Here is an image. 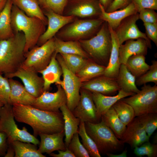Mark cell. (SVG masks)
Instances as JSON below:
<instances>
[{
  "label": "cell",
  "instance_id": "cell-17",
  "mask_svg": "<svg viewBox=\"0 0 157 157\" xmlns=\"http://www.w3.org/2000/svg\"><path fill=\"white\" fill-rule=\"evenodd\" d=\"M149 139L143 126L136 117L126 126L120 140L133 149L149 141Z\"/></svg>",
  "mask_w": 157,
  "mask_h": 157
},
{
  "label": "cell",
  "instance_id": "cell-11",
  "mask_svg": "<svg viewBox=\"0 0 157 157\" xmlns=\"http://www.w3.org/2000/svg\"><path fill=\"white\" fill-rule=\"evenodd\" d=\"M37 73L35 71L21 66L13 73L5 74L4 76L8 78L15 77L19 78L28 92L37 98L44 92L43 78L39 76Z\"/></svg>",
  "mask_w": 157,
  "mask_h": 157
},
{
  "label": "cell",
  "instance_id": "cell-13",
  "mask_svg": "<svg viewBox=\"0 0 157 157\" xmlns=\"http://www.w3.org/2000/svg\"><path fill=\"white\" fill-rule=\"evenodd\" d=\"M139 19L138 13L132 14L124 19L114 30L120 45L127 40L140 38L145 39L151 44L150 40L145 33L139 30L136 24Z\"/></svg>",
  "mask_w": 157,
  "mask_h": 157
},
{
  "label": "cell",
  "instance_id": "cell-7",
  "mask_svg": "<svg viewBox=\"0 0 157 157\" xmlns=\"http://www.w3.org/2000/svg\"><path fill=\"white\" fill-rule=\"evenodd\" d=\"M122 100L132 106L135 117L157 113V86L144 84L138 92Z\"/></svg>",
  "mask_w": 157,
  "mask_h": 157
},
{
  "label": "cell",
  "instance_id": "cell-29",
  "mask_svg": "<svg viewBox=\"0 0 157 157\" xmlns=\"http://www.w3.org/2000/svg\"><path fill=\"white\" fill-rule=\"evenodd\" d=\"M136 78L128 69L125 65L121 64L116 78L120 89L127 92H138L139 89L135 83Z\"/></svg>",
  "mask_w": 157,
  "mask_h": 157
},
{
  "label": "cell",
  "instance_id": "cell-20",
  "mask_svg": "<svg viewBox=\"0 0 157 157\" xmlns=\"http://www.w3.org/2000/svg\"><path fill=\"white\" fill-rule=\"evenodd\" d=\"M135 93L119 90L115 95H106L95 92H91L92 99L95 105L97 117L99 120L105 113L117 101L134 94Z\"/></svg>",
  "mask_w": 157,
  "mask_h": 157
},
{
  "label": "cell",
  "instance_id": "cell-42",
  "mask_svg": "<svg viewBox=\"0 0 157 157\" xmlns=\"http://www.w3.org/2000/svg\"><path fill=\"white\" fill-rule=\"evenodd\" d=\"M10 87L8 78L0 73V99L4 104L10 103Z\"/></svg>",
  "mask_w": 157,
  "mask_h": 157
},
{
  "label": "cell",
  "instance_id": "cell-40",
  "mask_svg": "<svg viewBox=\"0 0 157 157\" xmlns=\"http://www.w3.org/2000/svg\"><path fill=\"white\" fill-rule=\"evenodd\" d=\"M78 135V133L74 135L67 148L75 157H89L88 152L80 141Z\"/></svg>",
  "mask_w": 157,
  "mask_h": 157
},
{
  "label": "cell",
  "instance_id": "cell-50",
  "mask_svg": "<svg viewBox=\"0 0 157 157\" xmlns=\"http://www.w3.org/2000/svg\"><path fill=\"white\" fill-rule=\"evenodd\" d=\"M15 152L11 143L8 144V147L5 157H13L15 156Z\"/></svg>",
  "mask_w": 157,
  "mask_h": 157
},
{
  "label": "cell",
  "instance_id": "cell-49",
  "mask_svg": "<svg viewBox=\"0 0 157 157\" xmlns=\"http://www.w3.org/2000/svg\"><path fill=\"white\" fill-rule=\"evenodd\" d=\"M58 154H55L51 153L50 156L53 157H75L73 153L67 147L65 151L58 150Z\"/></svg>",
  "mask_w": 157,
  "mask_h": 157
},
{
  "label": "cell",
  "instance_id": "cell-45",
  "mask_svg": "<svg viewBox=\"0 0 157 157\" xmlns=\"http://www.w3.org/2000/svg\"><path fill=\"white\" fill-rule=\"evenodd\" d=\"M155 10L151 9H144L138 13L139 19L144 23H157V13Z\"/></svg>",
  "mask_w": 157,
  "mask_h": 157
},
{
  "label": "cell",
  "instance_id": "cell-12",
  "mask_svg": "<svg viewBox=\"0 0 157 157\" xmlns=\"http://www.w3.org/2000/svg\"><path fill=\"white\" fill-rule=\"evenodd\" d=\"M81 122L97 123L99 122L91 92L82 88L80 90L79 101L72 111Z\"/></svg>",
  "mask_w": 157,
  "mask_h": 157
},
{
  "label": "cell",
  "instance_id": "cell-24",
  "mask_svg": "<svg viewBox=\"0 0 157 157\" xmlns=\"http://www.w3.org/2000/svg\"><path fill=\"white\" fill-rule=\"evenodd\" d=\"M108 27L112 39V47L108 63L106 67L103 75L116 78L121 64L119 60L120 44L115 30L108 26Z\"/></svg>",
  "mask_w": 157,
  "mask_h": 157
},
{
  "label": "cell",
  "instance_id": "cell-30",
  "mask_svg": "<svg viewBox=\"0 0 157 157\" xmlns=\"http://www.w3.org/2000/svg\"><path fill=\"white\" fill-rule=\"evenodd\" d=\"M55 53L76 54L88 58V55L81 47L79 41L70 40L64 41L55 37Z\"/></svg>",
  "mask_w": 157,
  "mask_h": 157
},
{
  "label": "cell",
  "instance_id": "cell-4",
  "mask_svg": "<svg viewBox=\"0 0 157 157\" xmlns=\"http://www.w3.org/2000/svg\"><path fill=\"white\" fill-rule=\"evenodd\" d=\"M105 22L95 35L90 39L80 40L79 42L94 61L106 67L109 60L112 41L108 24Z\"/></svg>",
  "mask_w": 157,
  "mask_h": 157
},
{
  "label": "cell",
  "instance_id": "cell-51",
  "mask_svg": "<svg viewBox=\"0 0 157 157\" xmlns=\"http://www.w3.org/2000/svg\"><path fill=\"white\" fill-rule=\"evenodd\" d=\"M127 150L125 149L122 153L119 154H115L113 153H108L106 155L109 157H126Z\"/></svg>",
  "mask_w": 157,
  "mask_h": 157
},
{
  "label": "cell",
  "instance_id": "cell-10",
  "mask_svg": "<svg viewBox=\"0 0 157 157\" xmlns=\"http://www.w3.org/2000/svg\"><path fill=\"white\" fill-rule=\"evenodd\" d=\"M104 22L99 18L76 20L68 25L61 35L67 39L83 40L95 33Z\"/></svg>",
  "mask_w": 157,
  "mask_h": 157
},
{
  "label": "cell",
  "instance_id": "cell-9",
  "mask_svg": "<svg viewBox=\"0 0 157 157\" xmlns=\"http://www.w3.org/2000/svg\"><path fill=\"white\" fill-rule=\"evenodd\" d=\"M56 58L61 67L63 72V79L60 85L63 89L66 97V105L72 112L79 101L80 90L82 83L76 74L67 67L60 54H56Z\"/></svg>",
  "mask_w": 157,
  "mask_h": 157
},
{
  "label": "cell",
  "instance_id": "cell-6",
  "mask_svg": "<svg viewBox=\"0 0 157 157\" xmlns=\"http://www.w3.org/2000/svg\"><path fill=\"white\" fill-rule=\"evenodd\" d=\"M14 119L12 105L5 104L0 108V132L6 135L8 144L18 140L39 145L40 141L37 138L28 132L25 127L20 129Z\"/></svg>",
  "mask_w": 157,
  "mask_h": 157
},
{
  "label": "cell",
  "instance_id": "cell-2",
  "mask_svg": "<svg viewBox=\"0 0 157 157\" xmlns=\"http://www.w3.org/2000/svg\"><path fill=\"white\" fill-rule=\"evenodd\" d=\"M25 39L22 32L15 33L12 37L0 41V73L15 72L25 59Z\"/></svg>",
  "mask_w": 157,
  "mask_h": 157
},
{
  "label": "cell",
  "instance_id": "cell-34",
  "mask_svg": "<svg viewBox=\"0 0 157 157\" xmlns=\"http://www.w3.org/2000/svg\"><path fill=\"white\" fill-rule=\"evenodd\" d=\"M15 152V157H45L38 150L37 145L33 144L15 141L11 143Z\"/></svg>",
  "mask_w": 157,
  "mask_h": 157
},
{
  "label": "cell",
  "instance_id": "cell-41",
  "mask_svg": "<svg viewBox=\"0 0 157 157\" xmlns=\"http://www.w3.org/2000/svg\"><path fill=\"white\" fill-rule=\"evenodd\" d=\"M134 153L137 156L142 157L144 155L148 157L157 156V144H152L149 141L146 142L140 146L135 147Z\"/></svg>",
  "mask_w": 157,
  "mask_h": 157
},
{
  "label": "cell",
  "instance_id": "cell-46",
  "mask_svg": "<svg viewBox=\"0 0 157 157\" xmlns=\"http://www.w3.org/2000/svg\"><path fill=\"white\" fill-rule=\"evenodd\" d=\"M146 30V35L150 40L157 46V23H144Z\"/></svg>",
  "mask_w": 157,
  "mask_h": 157
},
{
  "label": "cell",
  "instance_id": "cell-8",
  "mask_svg": "<svg viewBox=\"0 0 157 157\" xmlns=\"http://www.w3.org/2000/svg\"><path fill=\"white\" fill-rule=\"evenodd\" d=\"M54 52L53 38L41 46L36 45L25 53L22 66L39 73L48 65Z\"/></svg>",
  "mask_w": 157,
  "mask_h": 157
},
{
  "label": "cell",
  "instance_id": "cell-22",
  "mask_svg": "<svg viewBox=\"0 0 157 157\" xmlns=\"http://www.w3.org/2000/svg\"><path fill=\"white\" fill-rule=\"evenodd\" d=\"M100 7L101 12L99 18L107 22L108 26L114 30L125 18L137 13L134 4L131 2L124 8L110 13L107 12L100 3Z\"/></svg>",
  "mask_w": 157,
  "mask_h": 157
},
{
  "label": "cell",
  "instance_id": "cell-44",
  "mask_svg": "<svg viewBox=\"0 0 157 157\" xmlns=\"http://www.w3.org/2000/svg\"><path fill=\"white\" fill-rule=\"evenodd\" d=\"M134 4L137 13L144 9L157 10V0H130Z\"/></svg>",
  "mask_w": 157,
  "mask_h": 157
},
{
  "label": "cell",
  "instance_id": "cell-56",
  "mask_svg": "<svg viewBox=\"0 0 157 157\" xmlns=\"http://www.w3.org/2000/svg\"><path fill=\"white\" fill-rule=\"evenodd\" d=\"M154 144H157V135L155 136L154 138Z\"/></svg>",
  "mask_w": 157,
  "mask_h": 157
},
{
  "label": "cell",
  "instance_id": "cell-26",
  "mask_svg": "<svg viewBox=\"0 0 157 157\" xmlns=\"http://www.w3.org/2000/svg\"><path fill=\"white\" fill-rule=\"evenodd\" d=\"M64 121V129L65 136V144L67 147L74 135L78 133L80 121L74 115L66 104L60 108Z\"/></svg>",
  "mask_w": 157,
  "mask_h": 157
},
{
  "label": "cell",
  "instance_id": "cell-18",
  "mask_svg": "<svg viewBox=\"0 0 157 157\" xmlns=\"http://www.w3.org/2000/svg\"><path fill=\"white\" fill-rule=\"evenodd\" d=\"M68 15L81 17L99 16L101 13L99 0H70Z\"/></svg>",
  "mask_w": 157,
  "mask_h": 157
},
{
  "label": "cell",
  "instance_id": "cell-38",
  "mask_svg": "<svg viewBox=\"0 0 157 157\" xmlns=\"http://www.w3.org/2000/svg\"><path fill=\"white\" fill-rule=\"evenodd\" d=\"M149 139L157 128V113H150L137 117Z\"/></svg>",
  "mask_w": 157,
  "mask_h": 157
},
{
  "label": "cell",
  "instance_id": "cell-31",
  "mask_svg": "<svg viewBox=\"0 0 157 157\" xmlns=\"http://www.w3.org/2000/svg\"><path fill=\"white\" fill-rule=\"evenodd\" d=\"M101 121L110 129L117 138L121 139L126 126L121 121L112 107L101 116Z\"/></svg>",
  "mask_w": 157,
  "mask_h": 157
},
{
  "label": "cell",
  "instance_id": "cell-14",
  "mask_svg": "<svg viewBox=\"0 0 157 157\" xmlns=\"http://www.w3.org/2000/svg\"><path fill=\"white\" fill-rule=\"evenodd\" d=\"M57 90L51 93L44 91L42 94L36 98L32 106L37 108L49 111H59L60 107L66 104L67 98L65 93L61 87L57 85Z\"/></svg>",
  "mask_w": 157,
  "mask_h": 157
},
{
  "label": "cell",
  "instance_id": "cell-1",
  "mask_svg": "<svg viewBox=\"0 0 157 157\" xmlns=\"http://www.w3.org/2000/svg\"><path fill=\"white\" fill-rule=\"evenodd\" d=\"M12 108L15 119L31 126L36 138L40 134H52L64 130L63 116L60 111H46L18 104H13Z\"/></svg>",
  "mask_w": 157,
  "mask_h": 157
},
{
  "label": "cell",
  "instance_id": "cell-53",
  "mask_svg": "<svg viewBox=\"0 0 157 157\" xmlns=\"http://www.w3.org/2000/svg\"><path fill=\"white\" fill-rule=\"evenodd\" d=\"M7 0L0 1V12L3 8Z\"/></svg>",
  "mask_w": 157,
  "mask_h": 157
},
{
  "label": "cell",
  "instance_id": "cell-48",
  "mask_svg": "<svg viewBox=\"0 0 157 157\" xmlns=\"http://www.w3.org/2000/svg\"><path fill=\"white\" fill-rule=\"evenodd\" d=\"M8 146L6 135L3 132H0V156L4 157Z\"/></svg>",
  "mask_w": 157,
  "mask_h": 157
},
{
  "label": "cell",
  "instance_id": "cell-32",
  "mask_svg": "<svg viewBox=\"0 0 157 157\" xmlns=\"http://www.w3.org/2000/svg\"><path fill=\"white\" fill-rule=\"evenodd\" d=\"M106 68V67L97 63L93 60L88 59L76 74L82 83L103 75Z\"/></svg>",
  "mask_w": 157,
  "mask_h": 157
},
{
  "label": "cell",
  "instance_id": "cell-21",
  "mask_svg": "<svg viewBox=\"0 0 157 157\" xmlns=\"http://www.w3.org/2000/svg\"><path fill=\"white\" fill-rule=\"evenodd\" d=\"M40 138L38 151L42 154H50L55 151L65 150L67 147L63 141L64 130L52 134H40Z\"/></svg>",
  "mask_w": 157,
  "mask_h": 157
},
{
  "label": "cell",
  "instance_id": "cell-37",
  "mask_svg": "<svg viewBox=\"0 0 157 157\" xmlns=\"http://www.w3.org/2000/svg\"><path fill=\"white\" fill-rule=\"evenodd\" d=\"M65 63L72 72L76 74L85 65L88 58L79 55L72 54H60Z\"/></svg>",
  "mask_w": 157,
  "mask_h": 157
},
{
  "label": "cell",
  "instance_id": "cell-33",
  "mask_svg": "<svg viewBox=\"0 0 157 157\" xmlns=\"http://www.w3.org/2000/svg\"><path fill=\"white\" fill-rule=\"evenodd\" d=\"M125 65L129 71L136 78L146 73L150 65L145 62V56L135 55L129 58Z\"/></svg>",
  "mask_w": 157,
  "mask_h": 157
},
{
  "label": "cell",
  "instance_id": "cell-57",
  "mask_svg": "<svg viewBox=\"0 0 157 157\" xmlns=\"http://www.w3.org/2000/svg\"><path fill=\"white\" fill-rule=\"evenodd\" d=\"M1 0H0V1H1Z\"/></svg>",
  "mask_w": 157,
  "mask_h": 157
},
{
  "label": "cell",
  "instance_id": "cell-3",
  "mask_svg": "<svg viewBox=\"0 0 157 157\" xmlns=\"http://www.w3.org/2000/svg\"><path fill=\"white\" fill-rule=\"evenodd\" d=\"M11 24L14 32H22L25 39V53L37 45L40 36L45 31V24L40 19L26 15L13 4L12 8Z\"/></svg>",
  "mask_w": 157,
  "mask_h": 157
},
{
  "label": "cell",
  "instance_id": "cell-43",
  "mask_svg": "<svg viewBox=\"0 0 157 157\" xmlns=\"http://www.w3.org/2000/svg\"><path fill=\"white\" fill-rule=\"evenodd\" d=\"M68 0H45L46 9L50 10L54 12L62 15L66 6Z\"/></svg>",
  "mask_w": 157,
  "mask_h": 157
},
{
  "label": "cell",
  "instance_id": "cell-25",
  "mask_svg": "<svg viewBox=\"0 0 157 157\" xmlns=\"http://www.w3.org/2000/svg\"><path fill=\"white\" fill-rule=\"evenodd\" d=\"M10 87V103L32 106L36 99L26 90L24 85L13 78H8Z\"/></svg>",
  "mask_w": 157,
  "mask_h": 157
},
{
  "label": "cell",
  "instance_id": "cell-27",
  "mask_svg": "<svg viewBox=\"0 0 157 157\" xmlns=\"http://www.w3.org/2000/svg\"><path fill=\"white\" fill-rule=\"evenodd\" d=\"M13 5L12 0H7L0 12V41L8 39L14 35L11 24V14Z\"/></svg>",
  "mask_w": 157,
  "mask_h": 157
},
{
  "label": "cell",
  "instance_id": "cell-23",
  "mask_svg": "<svg viewBox=\"0 0 157 157\" xmlns=\"http://www.w3.org/2000/svg\"><path fill=\"white\" fill-rule=\"evenodd\" d=\"M56 54L54 52L48 65L39 72L42 75L44 81V91H48L53 84L60 85L62 83L60 78L62 70L56 59Z\"/></svg>",
  "mask_w": 157,
  "mask_h": 157
},
{
  "label": "cell",
  "instance_id": "cell-39",
  "mask_svg": "<svg viewBox=\"0 0 157 157\" xmlns=\"http://www.w3.org/2000/svg\"><path fill=\"white\" fill-rule=\"evenodd\" d=\"M149 82L157 85V61L155 60L151 61L150 67L146 73L136 79L135 83L137 86H140Z\"/></svg>",
  "mask_w": 157,
  "mask_h": 157
},
{
  "label": "cell",
  "instance_id": "cell-54",
  "mask_svg": "<svg viewBox=\"0 0 157 157\" xmlns=\"http://www.w3.org/2000/svg\"><path fill=\"white\" fill-rule=\"evenodd\" d=\"M40 5L44 8L45 7V0H38Z\"/></svg>",
  "mask_w": 157,
  "mask_h": 157
},
{
  "label": "cell",
  "instance_id": "cell-19",
  "mask_svg": "<svg viewBox=\"0 0 157 157\" xmlns=\"http://www.w3.org/2000/svg\"><path fill=\"white\" fill-rule=\"evenodd\" d=\"M124 44L120 45L119 60L121 64H125L129 57L135 55L145 56L148 48H151V44L143 38L130 40L126 41Z\"/></svg>",
  "mask_w": 157,
  "mask_h": 157
},
{
  "label": "cell",
  "instance_id": "cell-52",
  "mask_svg": "<svg viewBox=\"0 0 157 157\" xmlns=\"http://www.w3.org/2000/svg\"><path fill=\"white\" fill-rule=\"evenodd\" d=\"M113 0H99V1L100 3L103 6L106 10Z\"/></svg>",
  "mask_w": 157,
  "mask_h": 157
},
{
  "label": "cell",
  "instance_id": "cell-16",
  "mask_svg": "<svg viewBox=\"0 0 157 157\" xmlns=\"http://www.w3.org/2000/svg\"><path fill=\"white\" fill-rule=\"evenodd\" d=\"M81 88L91 92L108 96L115 95L120 90L116 78L104 75L82 83Z\"/></svg>",
  "mask_w": 157,
  "mask_h": 157
},
{
  "label": "cell",
  "instance_id": "cell-47",
  "mask_svg": "<svg viewBox=\"0 0 157 157\" xmlns=\"http://www.w3.org/2000/svg\"><path fill=\"white\" fill-rule=\"evenodd\" d=\"M130 3V0H113L106 11L107 12L110 13L122 9Z\"/></svg>",
  "mask_w": 157,
  "mask_h": 157
},
{
  "label": "cell",
  "instance_id": "cell-28",
  "mask_svg": "<svg viewBox=\"0 0 157 157\" xmlns=\"http://www.w3.org/2000/svg\"><path fill=\"white\" fill-rule=\"evenodd\" d=\"M13 4L17 6L26 15L37 17L45 24H47V17L40 7L38 0H12Z\"/></svg>",
  "mask_w": 157,
  "mask_h": 157
},
{
  "label": "cell",
  "instance_id": "cell-5",
  "mask_svg": "<svg viewBox=\"0 0 157 157\" xmlns=\"http://www.w3.org/2000/svg\"><path fill=\"white\" fill-rule=\"evenodd\" d=\"M85 123L87 133L96 144L100 154H114L123 150L124 144L102 121Z\"/></svg>",
  "mask_w": 157,
  "mask_h": 157
},
{
  "label": "cell",
  "instance_id": "cell-15",
  "mask_svg": "<svg viewBox=\"0 0 157 157\" xmlns=\"http://www.w3.org/2000/svg\"><path fill=\"white\" fill-rule=\"evenodd\" d=\"M45 15L47 20L48 27L40 37L37 45L40 46L53 38L56 33L63 27L72 22L74 16H63L52 10L46 9Z\"/></svg>",
  "mask_w": 157,
  "mask_h": 157
},
{
  "label": "cell",
  "instance_id": "cell-35",
  "mask_svg": "<svg viewBox=\"0 0 157 157\" xmlns=\"http://www.w3.org/2000/svg\"><path fill=\"white\" fill-rule=\"evenodd\" d=\"M112 107L121 121L126 126L135 117L132 106L122 99L117 101Z\"/></svg>",
  "mask_w": 157,
  "mask_h": 157
},
{
  "label": "cell",
  "instance_id": "cell-55",
  "mask_svg": "<svg viewBox=\"0 0 157 157\" xmlns=\"http://www.w3.org/2000/svg\"><path fill=\"white\" fill-rule=\"evenodd\" d=\"M4 105L3 102L0 99V108Z\"/></svg>",
  "mask_w": 157,
  "mask_h": 157
},
{
  "label": "cell",
  "instance_id": "cell-36",
  "mask_svg": "<svg viewBox=\"0 0 157 157\" xmlns=\"http://www.w3.org/2000/svg\"><path fill=\"white\" fill-rule=\"evenodd\" d=\"M78 133L81 138L82 144L90 156L101 157V154L96 144L87 133L85 122L80 121Z\"/></svg>",
  "mask_w": 157,
  "mask_h": 157
}]
</instances>
